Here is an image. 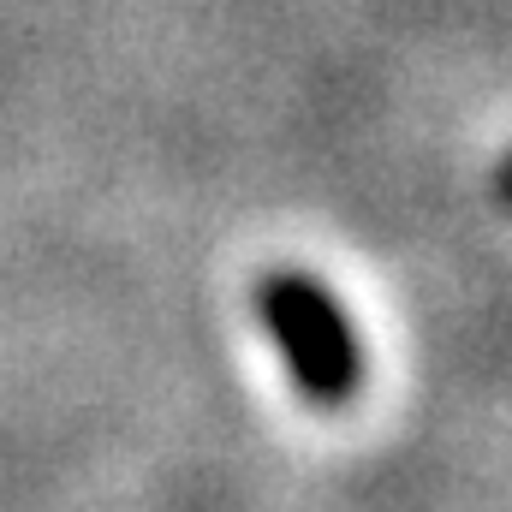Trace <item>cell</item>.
<instances>
[{
  "instance_id": "cell-1",
  "label": "cell",
  "mask_w": 512,
  "mask_h": 512,
  "mask_svg": "<svg viewBox=\"0 0 512 512\" xmlns=\"http://www.w3.org/2000/svg\"><path fill=\"white\" fill-rule=\"evenodd\" d=\"M256 310L268 322V334L280 340L286 364H292V382L304 399L316 405H340L352 399L358 387V340H352V322L346 310L310 280V274H262L256 286Z\"/></svg>"
}]
</instances>
